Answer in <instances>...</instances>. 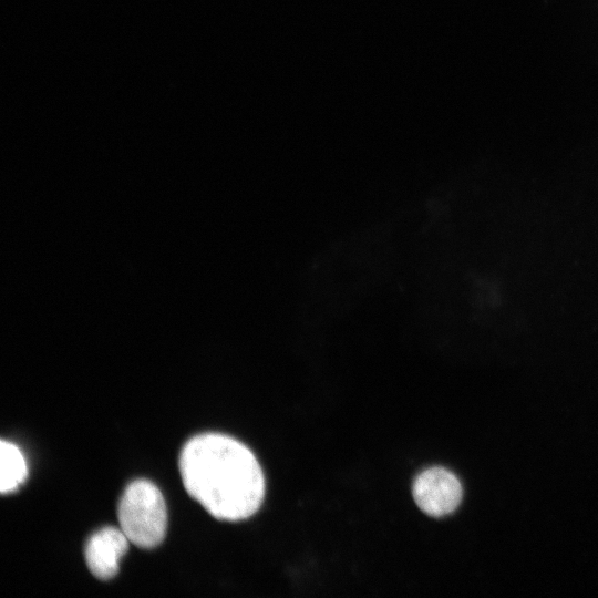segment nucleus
<instances>
[{"label":"nucleus","mask_w":598,"mask_h":598,"mask_svg":"<svg viewBox=\"0 0 598 598\" xmlns=\"http://www.w3.org/2000/svg\"><path fill=\"white\" fill-rule=\"evenodd\" d=\"M412 493L416 505L433 517L451 514L462 499V486L458 478L443 467L423 471L415 478Z\"/></svg>","instance_id":"3"},{"label":"nucleus","mask_w":598,"mask_h":598,"mask_svg":"<svg viewBox=\"0 0 598 598\" xmlns=\"http://www.w3.org/2000/svg\"><path fill=\"white\" fill-rule=\"evenodd\" d=\"M128 538L114 527L94 533L85 546V561L90 571L101 580H109L118 573L120 559L128 550Z\"/></svg>","instance_id":"4"},{"label":"nucleus","mask_w":598,"mask_h":598,"mask_svg":"<svg viewBox=\"0 0 598 598\" xmlns=\"http://www.w3.org/2000/svg\"><path fill=\"white\" fill-rule=\"evenodd\" d=\"M178 467L188 495L217 519L248 518L262 503V470L254 453L230 436L192 437L181 451Z\"/></svg>","instance_id":"1"},{"label":"nucleus","mask_w":598,"mask_h":598,"mask_svg":"<svg viewBox=\"0 0 598 598\" xmlns=\"http://www.w3.org/2000/svg\"><path fill=\"white\" fill-rule=\"evenodd\" d=\"M0 463V492L1 494L12 493L28 476L24 456L17 445L1 440Z\"/></svg>","instance_id":"5"},{"label":"nucleus","mask_w":598,"mask_h":598,"mask_svg":"<svg viewBox=\"0 0 598 598\" xmlns=\"http://www.w3.org/2000/svg\"><path fill=\"white\" fill-rule=\"evenodd\" d=\"M117 517L122 532L140 548L152 549L165 538V499L158 487L147 480L127 485L118 502Z\"/></svg>","instance_id":"2"}]
</instances>
